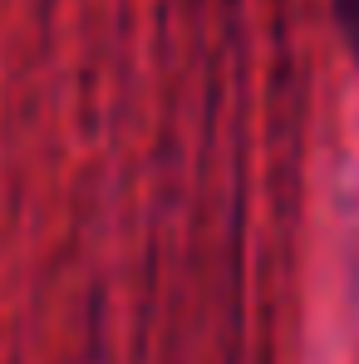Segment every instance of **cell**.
<instances>
[{"label": "cell", "instance_id": "cell-1", "mask_svg": "<svg viewBox=\"0 0 359 364\" xmlns=\"http://www.w3.org/2000/svg\"><path fill=\"white\" fill-rule=\"evenodd\" d=\"M340 5V20H345V35H350V45L359 50V0H335Z\"/></svg>", "mask_w": 359, "mask_h": 364}]
</instances>
